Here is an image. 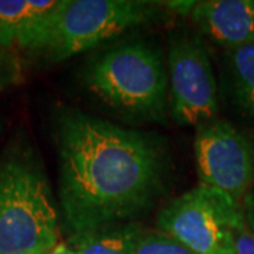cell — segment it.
Instances as JSON below:
<instances>
[{
  "instance_id": "obj_1",
  "label": "cell",
  "mask_w": 254,
  "mask_h": 254,
  "mask_svg": "<svg viewBox=\"0 0 254 254\" xmlns=\"http://www.w3.org/2000/svg\"><path fill=\"white\" fill-rule=\"evenodd\" d=\"M57 147L72 239L140 216L165 188L168 155L153 136L66 109L57 119Z\"/></svg>"
},
{
  "instance_id": "obj_2",
  "label": "cell",
  "mask_w": 254,
  "mask_h": 254,
  "mask_svg": "<svg viewBox=\"0 0 254 254\" xmlns=\"http://www.w3.org/2000/svg\"><path fill=\"white\" fill-rule=\"evenodd\" d=\"M58 239L60 215L43 163L17 141L0 158V254H47Z\"/></svg>"
},
{
  "instance_id": "obj_3",
  "label": "cell",
  "mask_w": 254,
  "mask_h": 254,
  "mask_svg": "<svg viewBox=\"0 0 254 254\" xmlns=\"http://www.w3.org/2000/svg\"><path fill=\"white\" fill-rule=\"evenodd\" d=\"M86 88L105 105L134 118L161 120L168 102V75L161 51L131 41L98 55L83 72Z\"/></svg>"
},
{
  "instance_id": "obj_4",
  "label": "cell",
  "mask_w": 254,
  "mask_h": 254,
  "mask_svg": "<svg viewBox=\"0 0 254 254\" xmlns=\"http://www.w3.org/2000/svg\"><path fill=\"white\" fill-rule=\"evenodd\" d=\"M158 16V7L150 1L61 0L33 51L60 63Z\"/></svg>"
},
{
  "instance_id": "obj_5",
  "label": "cell",
  "mask_w": 254,
  "mask_h": 254,
  "mask_svg": "<svg viewBox=\"0 0 254 254\" xmlns=\"http://www.w3.org/2000/svg\"><path fill=\"white\" fill-rule=\"evenodd\" d=\"M242 212L226 193L199 185L164 208L157 225L193 254H235L233 227Z\"/></svg>"
},
{
  "instance_id": "obj_6",
  "label": "cell",
  "mask_w": 254,
  "mask_h": 254,
  "mask_svg": "<svg viewBox=\"0 0 254 254\" xmlns=\"http://www.w3.org/2000/svg\"><path fill=\"white\" fill-rule=\"evenodd\" d=\"M200 185L242 205L254 185V141L237 127L213 119L198 126L193 143Z\"/></svg>"
},
{
  "instance_id": "obj_7",
  "label": "cell",
  "mask_w": 254,
  "mask_h": 254,
  "mask_svg": "<svg viewBox=\"0 0 254 254\" xmlns=\"http://www.w3.org/2000/svg\"><path fill=\"white\" fill-rule=\"evenodd\" d=\"M168 91L174 120L200 126L216 119L218 83L205 43L196 36L174 40L168 51Z\"/></svg>"
},
{
  "instance_id": "obj_8",
  "label": "cell",
  "mask_w": 254,
  "mask_h": 254,
  "mask_svg": "<svg viewBox=\"0 0 254 254\" xmlns=\"http://www.w3.org/2000/svg\"><path fill=\"white\" fill-rule=\"evenodd\" d=\"M212 41L229 51L254 43V0H202L190 13Z\"/></svg>"
},
{
  "instance_id": "obj_9",
  "label": "cell",
  "mask_w": 254,
  "mask_h": 254,
  "mask_svg": "<svg viewBox=\"0 0 254 254\" xmlns=\"http://www.w3.org/2000/svg\"><path fill=\"white\" fill-rule=\"evenodd\" d=\"M61 0H0V50L33 51Z\"/></svg>"
},
{
  "instance_id": "obj_10",
  "label": "cell",
  "mask_w": 254,
  "mask_h": 254,
  "mask_svg": "<svg viewBox=\"0 0 254 254\" xmlns=\"http://www.w3.org/2000/svg\"><path fill=\"white\" fill-rule=\"evenodd\" d=\"M145 229L138 223L106 227L72 239L78 254H134L137 242Z\"/></svg>"
},
{
  "instance_id": "obj_11",
  "label": "cell",
  "mask_w": 254,
  "mask_h": 254,
  "mask_svg": "<svg viewBox=\"0 0 254 254\" xmlns=\"http://www.w3.org/2000/svg\"><path fill=\"white\" fill-rule=\"evenodd\" d=\"M229 68L237 106L254 120V43L230 50Z\"/></svg>"
},
{
  "instance_id": "obj_12",
  "label": "cell",
  "mask_w": 254,
  "mask_h": 254,
  "mask_svg": "<svg viewBox=\"0 0 254 254\" xmlns=\"http://www.w3.org/2000/svg\"><path fill=\"white\" fill-rule=\"evenodd\" d=\"M134 254H193L180 242L161 230H145L137 242Z\"/></svg>"
},
{
  "instance_id": "obj_13",
  "label": "cell",
  "mask_w": 254,
  "mask_h": 254,
  "mask_svg": "<svg viewBox=\"0 0 254 254\" xmlns=\"http://www.w3.org/2000/svg\"><path fill=\"white\" fill-rule=\"evenodd\" d=\"M235 254H254V223L243 210L233 227Z\"/></svg>"
},
{
  "instance_id": "obj_14",
  "label": "cell",
  "mask_w": 254,
  "mask_h": 254,
  "mask_svg": "<svg viewBox=\"0 0 254 254\" xmlns=\"http://www.w3.org/2000/svg\"><path fill=\"white\" fill-rule=\"evenodd\" d=\"M47 254H78V252L68 245H57L51 252H48Z\"/></svg>"
}]
</instances>
